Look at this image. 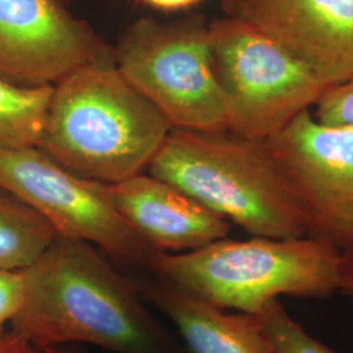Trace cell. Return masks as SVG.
<instances>
[{
	"mask_svg": "<svg viewBox=\"0 0 353 353\" xmlns=\"http://www.w3.org/2000/svg\"><path fill=\"white\" fill-rule=\"evenodd\" d=\"M0 188L37 211L58 236L88 242L125 265L150 267L156 252L117 211L106 183L76 174L38 147L0 148Z\"/></svg>",
	"mask_w": 353,
	"mask_h": 353,
	"instance_id": "cell-7",
	"label": "cell"
},
{
	"mask_svg": "<svg viewBox=\"0 0 353 353\" xmlns=\"http://www.w3.org/2000/svg\"><path fill=\"white\" fill-rule=\"evenodd\" d=\"M20 271L24 303L11 330L38 350L89 344L115 353H182L134 280L88 242L58 236Z\"/></svg>",
	"mask_w": 353,
	"mask_h": 353,
	"instance_id": "cell-1",
	"label": "cell"
},
{
	"mask_svg": "<svg viewBox=\"0 0 353 353\" xmlns=\"http://www.w3.org/2000/svg\"><path fill=\"white\" fill-rule=\"evenodd\" d=\"M139 1L159 11H181L198 4L202 0H139Z\"/></svg>",
	"mask_w": 353,
	"mask_h": 353,
	"instance_id": "cell-20",
	"label": "cell"
},
{
	"mask_svg": "<svg viewBox=\"0 0 353 353\" xmlns=\"http://www.w3.org/2000/svg\"><path fill=\"white\" fill-rule=\"evenodd\" d=\"M208 29L227 131L237 137L271 138L299 114L312 110L330 88L288 51L240 20L224 16Z\"/></svg>",
	"mask_w": 353,
	"mask_h": 353,
	"instance_id": "cell-5",
	"label": "cell"
},
{
	"mask_svg": "<svg viewBox=\"0 0 353 353\" xmlns=\"http://www.w3.org/2000/svg\"><path fill=\"white\" fill-rule=\"evenodd\" d=\"M307 217L313 237L338 248L353 240V125L299 114L263 140Z\"/></svg>",
	"mask_w": 353,
	"mask_h": 353,
	"instance_id": "cell-8",
	"label": "cell"
},
{
	"mask_svg": "<svg viewBox=\"0 0 353 353\" xmlns=\"http://www.w3.org/2000/svg\"><path fill=\"white\" fill-rule=\"evenodd\" d=\"M41 353H84L81 350L76 348L74 344H68V345H54V347H48V348H42L39 350Z\"/></svg>",
	"mask_w": 353,
	"mask_h": 353,
	"instance_id": "cell-21",
	"label": "cell"
},
{
	"mask_svg": "<svg viewBox=\"0 0 353 353\" xmlns=\"http://www.w3.org/2000/svg\"><path fill=\"white\" fill-rule=\"evenodd\" d=\"M148 172L254 237L312 236L301 204L263 141L229 131L172 128Z\"/></svg>",
	"mask_w": 353,
	"mask_h": 353,
	"instance_id": "cell-3",
	"label": "cell"
},
{
	"mask_svg": "<svg viewBox=\"0 0 353 353\" xmlns=\"http://www.w3.org/2000/svg\"><path fill=\"white\" fill-rule=\"evenodd\" d=\"M172 128L112 57L54 84L38 148L76 174L108 185L143 173Z\"/></svg>",
	"mask_w": 353,
	"mask_h": 353,
	"instance_id": "cell-2",
	"label": "cell"
},
{
	"mask_svg": "<svg viewBox=\"0 0 353 353\" xmlns=\"http://www.w3.org/2000/svg\"><path fill=\"white\" fill-rule=\"evenodd\" d=\"M202 14L174 21L139 19L123 30L114 63L173 128L227 131Z\"/></svg>",
	"mask_w": 353,
	"mask_h": 353,
	"instance_id": "cell-6",
	"label": "cell"
},
{
	"mask_svg": "<svg viewBox=\"0 0 353 353\" xmlns=\"http://www.w3.org/2000/svg\"><path fill=\"white\" fill-rule=\"evenodd\" d=\"M57 237L37 211L0 188V268L20 271L33 265Z\"/></svg>",
	"mask_w": 353,
	"mask_h": 353,
	"instance_id": "cell-13",
	"label": "cell"
},
{
	"mask_svg": "<svg viewBox=\"0 0 353 353\" xmlns=\"http://www.w3.org/2000/svg\"><path fill=\"white\" fill-rule=\"evenodd\" d=\"M254 316L265 334L271 353H338L310 336L279 300L267 303Z\"/></svg>",
	"mask_w": 353,
	"mask_h": 353,
	"instance_id": "cell-15",
	"label": "cell"
},
{
	"mask_svg": "<svg viewBox=\"0 0 353 353\" xmlns=\"http://www.w3.org/2000/svg\"><path fill=\"white\" fill-rule=\"evenodd\" d=\"M6 334H7L6 327H0V341H3V338L6 336Z\"/></svg>",
	"mask_w": 353,
	"mask_h": 353,
	"instance_id": "cell-22",
	"label": "cell"
},
{
	"mask_svg": "<svg viewBox=\"0 0 353 353\" xmlns=\"http://www.w3.org/2000/svg\"><path fill=\"white\" fill-rule=\"evenodd\" d=\"M0 353H41V351L24 336L10 330L0 341Z\"/></svg>",
	"mask_w": 353,
	"mask_h": 353,
	"instance_id": "cell-19",
	"label": "cell"
},
{
	"mask_svg": "<svg viewBox=\"0 0 353 353\" xmlns=\"http://www.w3.org/2000/svg\"><path fill=\"white\" fill-rule=\"evenodd\" d=\"M65 1H67V3H70V0H65Z\"/></svg>",
	"mask_w": 353,
	"mask_h": 353,
	"instance_id": "cell-23",
	"label": "cell"
},
{
	"mask_svg": "<svg viewBox=\"0 0 353 353\" xmlns=\"http://www.w3.org/2000/svg\"><path fill=\"white\" fill-rule=\"evenodd\" d=\"M339 290L353 303V240L341 248Z\"/></svg>",
	"mask_w": 353,
	"mask_h": 353,
	"instance_id": "cell-18",
	"label": "cell"
},
{
	"mask_svg": "<svg viewBox=\"0 0 353 353\" xmlns=\"http://www.w3.org/2000/svg\"><path fill=\"white\" fill-rule=\"evenodd\" d=\"M24 279L21 271L0 268V327H6L24 303Z\"/></svg>",
	"mask_w": 353,
	"mask_h": 353,
	"instance_id": "cell-17",
	"label": "cell"
},
{
	"mask_svg": "<svg viewBox=\"0 0 353 353\" xmlns=\"http://www.w3.org/2000/svg\"><path fill=\"white\" fill-rule=\"evenodd\" d=\"M191 296L255 316L280 296L326 299L339 290L341 248L313 236L210 242L185 252H154L150 267Z\"/></svg>",
	"mask_w": 353,
	"mask_h": 353,
	"instance_id": "cell-4",
	"label": "cell"
},
{
	"mask_svg": "<svg viewBox=\"0 0 353 353\" xmlns=\"http://www.w3.org/2000/svg\"><path fill=\"white\" fill-rule=\"evenodd\" d=\"M65 0H0V75L23 85H54L113 49Z\"/></svg>",
	"mask_w": 353,
	"mask_h": 353,
	"instance_id": "cell-9",
	"label": "cell"
},
{
	"mask_svg": "<svg viewBox=\"0 0 353 353\" xmlns=\"http://www.w3.org/2000/svg\"><path fill=\"white\" fill-rule=\"evenodd\" d=\"M223 12L270 38L328 87L353 77V0H220Z\"/></svg>",
	"mask_w": 353,
	"mask_h": 353,
	"instance_id": "cell-10",
	"label": "cell"
},
{
	"mask_svg": "<svg viewBox=\"0 0 353 353\" xmlns=\"http://www.w3.org/2000/svg\"><path fill=\"white\" fill-rule=\"evenodd\" d=\"M132 280L143 299L173 323L188 352L271 353L255 316L216 307L156 275Z\"/></svg>",
	"mask_w": 353,
	"mask_h": 353,
	"instance_id": "cell-12",
	"label": "cell"
},
{
	"mask_svg": "<svg viewBox=\"0 0 353 353\" xmlns=\"http://www.w3.org/2000/svg\"><path fill=\"white\" fill-rule=\"evenodd\" d=\"M318 121L335 125H353V77L330 87L312 112Z\"/></svg>",
	"mask_w": 353,
	"mask_h": 353,
	"instance_id": "cell-16",
	"label": "cell"
},
{
	"mask_svg": "<svg viewBox=\"0 0 353 353\" xmlns=\"http://www.w3.org/2000/svg\"><path fill=\"white\" fill-rule=\"evenodd\" d=\"M54 85H23L0 75V148L38 147Z\"/></svg>",
	"mask_w": 353,
	"mask_h": 353,
	"instance_id": "cell-14",
	"label": "cell"
},
{
	"mask_svg": "<svg viewBox=\"0 0 353 353\" xmlns=\"http://www.w3.org/2000/svg\"><path fill=\"white\" fill-rule=\"evenodd\" d=\"M127 224L156 252H185L228 237L232 223L185 191L152 174L108 183Z\"/></svg>",
	"mask_w": 353,
	"mask_h": 353,
	"instance_id": "cell-11",
	"label": "cell"
}]
</instances>
